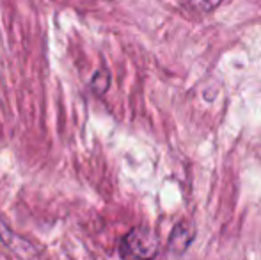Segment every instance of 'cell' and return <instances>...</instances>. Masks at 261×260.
<instances>
[{"label":"cell","instance_id":"obj_5","mask_svg":"<svg viewBox=\"0 0 261 260\" xmlns=\"http://www.w3.org/2000/svg\"><path fill=\"white\" fill-rule=\"evenodd\" d=\"M14 239H18L16 235L13 233V230L7 226V223L4 221V218L0 216V241H2L6 246H9V248H14L16 250V244H14ZM16 253H18V250H16Z\"/></svg>","mask_w":261,"mask_h":260},{"label":"cell","instance_id":"obj_1","mask_svg":"<svg viewBox=\"0 0 261 260\" xmlns=\"http://www.w3.org/2000/svg\"><path fill=\"white\" fill-rule=\"evenodd\" d=\"M158 237L153 230L139 226L123 237L119 255L124 258H153L158 255Z\"/></svg>","mask_w":261,"mask_h":260},{"label":"cell","instance_id":"obj_2","mask_svg":"<svg viewBox=\"0 0 261 260\" xmlns=\"http://www.w3.org/2000/svg\"><path fill=\"white\" fill-rule=\"evenodd\" d=\"M194 237H196V230L194 225L187 219H181L174 225L171 235H169L167 243V251L171 255H181L189 250V246L192 244Z\"/></svg>","mask_w":261,"mask_h":260},{"label":"cell","instance_id":"obj_4","mask_svg":"<svg viewBox=\"0 0 261 260\" xmlns=\"http://www.w3.org/2000/svg\"><path fill=\"white\" fill-rule=\"evenodd\" d=\"M224 0H189V6L197 13H212Z\"/></svg>","mask_w":261,"mask_h":260},{"label":"cell","instance_id":"obj_3","mask_svg":"<svg viewBox=\"0 0 261 260\" xmlns=\"http://www.w3.org/2000/svg\"><path fill=\"white\" fill-rule=\"evenodd\" d=\"M109 86H110L109 72H107V69H98V72L94 73L93 80H91V89H93L94 93L98 94V97H101V94L107 93Z\"/></svg>","mask_w":261,"mask_h":260}]
</instances>
